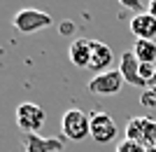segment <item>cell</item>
Masks as SVG:
<instances>
[{
  "label": "cell",
  "instance_id": "cell-12",
  "mask_svg": "<svg viewBox=\"0 0 156 152\" xmlns=\"http://www.w3.org/2000/svg\"><path fill=\"white\" fill-rule=\"evenodd\" d=\"M133 54L140 63H156V40H135Z\"/></svg>",
  "mask_w": 156,
  "mask_h": 152
},
{
  "label": "cell",
  "instance_id": "cell-18",
  "mask_svg": "<svg viewBox=\"0 0 156 152\" xmlns=\"http://www.w3.org/2000/svg\"><path fill=\"white\" fill-rule=\"evenodd\" d=\"M147 12H149L151 17H156V0H151L149 5H147Z\"/></svg>",
  "mask_w": 156,
  "mask_h": 152
},
{
  "label": "cell",
  "instance_id": "cell-13",
  "mask_svg": "<svg viewBox=\"0 0 156 152\" xmlns=\"http://www.w3.org/2000/svg\"><path fill=\"white\" fill-rule=\"evenodd\" d=\"M154 75H156V63H140V77H142V82L147 87L154 80Z\"/></svg>",
  "mask_w": 156,
  "mask_h": 152
},
{
  "label": "cell",
  "instance_id": "cell-21",
  "mask_svg": "<svg viewBox=\"0 0 156 152\" xmlns=\"http://www.w3.org/2000/svg\"><path fill=\"white\" fill-rule=\"evenodd\" d=\"M154 94H156V89H154Z\"/></svg>",
  "mask_w": 156,
  "mask_h": 152
},
{
  "label": "cell",
  "instance_id": "cell-14",
  "mask_svg": "<svg viewBox=\"0 0 156 152\" xmlns=\"http://www.w3.org/2000/svg\"><path fill=\"white\" fill-rule=\"evenodd\" d=\"M117 152H149V150L140 143H135V140H124L117 145Z\"/></svg>",
  "mask_w": 156,
  "mask_h": 152
},
{
  "label": "cell",
  "instance_id": "cell-16",
  "mask_svg": "<svg viewBox=\"0 0 156 152\" xmlns=\"http://www.w3.org/2000/svg\"><path fill=\"white\" fill-rule=\"evenodd\" d=\"M121 7H128V9H142V2H137V0H121Z\"/></svg>",
  "mask_w": 156,
  "mask_h": 152
},
{
  "label": "cell",
  "instance_id": "cell-20",
  "mask_svg": "<svg viewBox=\"0 0 156 152\" xmlns=\"http://www.w3.org/2000/svg\"><path fill=\"white\" fill-rule=\"evenodd\" d=\"M149 152H156V145H154V147H149Z\"/></svg>",
  "mask_w": 156,
  "mask_h": 152
},
{
  "label": "cell",
  "instance_id": "cell-10",
  "mask_svg": "<svg viewBox=\"0 0 156 152\" xmlns=\"http://www.w3.org/2000/svg\"><path fill=\"white\" fill-rule=\"evenodd\" d=\"M130 33L137 40H154L156 38V17L149 12H137L130 17Z\"/></svg>",
  "mask_w": 156,
  "mask_h": 152
},
{
  "label": "cell",
  "instance_id": "cell-8",
  "mask_svg": "<svg viewBox=\"0 0 156 152\" xmlns=\"http://www.w3.org/2000/svg\"><path fill=\"white\" fill-rule=\"evenodd\" d=\"M119 73L124 75L126 84L140 87V89H149V87L142 82V77H140V61L135 59L133 49H128V52L121 54V59H119Z\"/></svg>",
  "mask_w": 156,
  "mask_h": 152
},
{
  "label": "cell",
  "instance_id": "cell-11",
  "mask_svg": "<svg viewBox=\"0 0 156 152\" xmlns=\"http://www.w3.org/2000/svg\"><path fill=\"white\" fill-rule=\"evenodd\" d=\"M112 61H114V54H112V49L105 42H98V40H93V54H91V63H89V68H91L96 75L100 73H107L112 66Z\"/></svg>",
  "mask_w": 156,
  "mask_h": 152
},
{
  "label": "cell",
  "instance_id": "cell-6",
  "mask_svg": "<svg viewBox=\"0 0 156 152\" xmlns=\"http://www.w3.org/2000/svg\"><path fill=\"white\" fill-rule=\"evenodd\" d=\"M91 138L100 145H107L117 138V122L107 113H93L91 115Z\"/></svg>",
  "mask_w": 156,
  "mask_h": 152
},
{
  "label": "cell",
  "instance_id": "cell-3",
  "mask_svg": "<svg viewBox=\"0 0 156 152\" xmlns=\"http://www.w3.org/2000/svg\"><path fill=\"white\" fill-rule=\"evenodd\" d=\"M126 140H135L140 145H144L147 150L156 145V122L147 115L142 117H130L126 124Z\"/></svg>",
  "mask_w": 156,
  "mask_h": 152
},
{
  "label": "cell",
  "instance_id": "cell-9",
  "mask_svg": "<svg viewBox=\"0 0 156 152\" xmlns=\"http://www.w3.org/2000/svg\"><path fill=\"white\" fill-rule=\"evenodd\" d=\"M91 54H93V40H89V38H75L70 42V47H68L70 63L77 68H89Z\"/></svg>",
  "mask_w": 156,
  "mask_h": 152
},
{
  "label": "cell",
  "instance_id": "cell-5",
  "mask_svg": "<svg viewBox=\"0 0 156 152\" xmlns=\"http://www.w3.org/2000/svg\"><path fill=\"white\" fill-rule=\"evenodd\" d=\"M124 87V75L117 70H107V73H100V75H93L89 80L86 89L96 96H117Z\"/></svg>",
  "mask_w": 156,
  "mask_h": 152
},
{
  "label": "cell",
  "instance_id": "cell-1",
  "mask_svg": "<svg viewBox=\"0 0 156 152\" xmlns=\"http://www.w3.org/2000/svg\"><path fill=\"white\" fill-rule=\"evenodd\" d=\"M12 26L14 31H19L23 35H30V33H37V31H44V28L51 26V17L37 7H23L14 14L12 19Z\"/></svg>",
  "mask_w": 156,
  "mask_h": 152
},
{
  "label": "cell",
  "instance_id": "cell-7",
  "mask_svg": "<svg viewBox=\"0 0 156 152\" xmlns=\"http://www.w3.org/2000/svg\"><path fill=\"white\" fill-rule=\"evenodd\" d=\"M23 152H61L65 150V138H42L37 133H23Z\"/></svg>",
  "mask_w": 156,
  "mask_h": 152
},
{
  "label": "cell",
  "instance_id": "cell-19",
  "mask_svg": "<svg viewBox=\"0 0 156 152\" xmlns=\"http://www.w3.org/2000/svg\"><path fill=\"white\" fill-rule=\"evenodd\" d=\"M149 89H156V75H154V80L149 82Z\"/></svg>",
  "mask_w": 156,
  "mask_h": 152
},
{
  "label": "cell",
  "instance_id": "cell-4",
  "mask_svg": "<svg viewBox=\"0 0 156 152\" xmlns=\"http://www.w3.org/2000/svg\"><path fill=\"white\" fill-rule=\"evenodd\" d=\"M47 122V113L37 103H21L16 108V126L23 133H37Z\"/></svg>",
  "mask_w": 156,
  "mask_h": 152
},
{
  "label": "cell",
  "instance_id": "cell-17",
  "mask_svg": "<svg viewBox=\"0 0 156 152\" xmlns=\"http://www.w3.org/2000/svg\"><path fill=\"white\" fill-rule=\"evenodd\" d=\"M61 33L63 35H70L72 31H75V24H72V21H65V24H61V28H58Z\"/></svg>",
  "mask_w": 156,
  "mask_h": 152
},
{
  "label": "cell",
  "instance_id": "cell-15",
  "mask_svg": "<svg viewBox=\"0 0 156 152\" xmlns=\"http://www.w3.org/2000/svg\"><path fill=\"white\" fill-rule=\"evenodd\" d=\"M140 103H142V108H156V94H154V89H144V91L140 94Z\"/></svg>",
  "mask_w": 156,
  "mask_h": 152
},
{
  "label": "cell",
  "instance_id": "cell-2",
  "mask_svg": "<svg viewBox=\"0 0 156 152\" xmlns=\"http://www.w3.org/2000/svg\"><path fill=\"white\" fill-rule=\"evenodd\" d=\"M61 129L68 140H84L86 136H91V115L77 108H70L61 117Z\"/></svg>",
  "mask_w": 156,
  "mask_h": 152
}]
</instances>
